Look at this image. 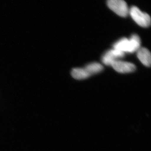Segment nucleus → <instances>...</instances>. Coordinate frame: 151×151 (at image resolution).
I'll return each mask as SVG.
<instances>
[{
  "instance_id": "1",
  "label": "nucleus",
  "mask_w": 151,
  "mask_h": 151,
  "mask_svg": "<svg viewBox=\"0 0 151 151\" xmlns=\"http://www.w3.org/2000/svg\"><path fill=\"white\" fill-rule=\"evenodd\" d=\"M141 41L139 36L134 34L130 39L122 38L116 42L113 46L114 49L122 52L124 53H133L140 48Z\"/></svg>"
},
{
  "instance_id": "2",
  "label": "nucleus",
  "mask_w": 151,
  "mask_h": 151,
  "mask_svg": "<svg viewBox=\"0 0 151 151\" xmlns=\"http://www.w3.org/2000/svg\"><path fill=\"white\" fill-rule=\"evenodd\" d=\"M132 18L135 23L142 27H148L151 24V18L147 13L141 12L138 7L133 6L129 9Z\"/></svg>"
},
{
  "instance_id": "3",
  "label": "nucleus",
  "mask_w": 151,
  "mask_h": 151,
  "mask_svg": "<svg viewBox=\"0 0 151 151\" xmlns=\"http://www.w3.org/2000/svg\"><path fill=\"white\" fill-rule=\"evenodd\" d=\"M107 5L109 9L121 17H126L129 12L127 3L124 0H107Z\"/></svg>"
},
{
  "instance_id": "4",
  "label": "nucleus",
  "mask_w": 151,
  "mask_h": 151,
  "mask_svg": "<svg viewBox=\"0 0 151 151\" xmlns=\"http://www.w3.org/2000/svg\"><path fill=\"white\" fill-rule=\"evenodd\" d=\"M124 56L125 53L119 50L113 49L107 51L103 56L102 61L106 65L111 66L113 62L118 60L117 59L122 58Z\"/></svg>"
},
{
  "instance_id": "5",
  "label": "nucleus",
  "mask_w": 151,
  "mask_h": 151,
  "mask_svg": "<svg viewBox=\"0 0 151 151\" xmlns=\"http://www.w3.org/2000/svg\"><path fill=\"white\" fill-rule=\"evenodd\" d=\"M113 68L120 73H131L135 71L136 67L132 63L116 60L111 64Z\"/></svg>"
},
{
  "instance_id": "6",
  "label": "nucleus",
  "mask_w": 151,
  "mask_h": 151,
  "mask_svg": "<svg viewBox=\"0 0 151 151\" xmlns=\"http://www.w3.org/2000/svg\"><path fill=\"white\" fill-rule=\"evenodd\" d=\"M137 56L144 65L150 67L151 62V54L147 49L140 48L137 51Z\"/></svg>"
},
{
  "instance_id": "7",
  "label": "nucleus",
  "mask_w": 151,
  "mask_h": 151,
  "mask_svg": "<svg viewBox=\"0 0 151 151\" xmlns=\"http://www.w3.org/2000/svg\"><path fill=\"white\" fill-rule=\"evenodd\" d=\"M90 76L99 73L103 70V66L97 62H93L88 64L84 68Z\"/></svg>"
},
{
  "instance_id": "8",
  "label": "nucleus",
  "mask_w": 151,
  "mask_h": 151,
  "mask_svg": "<svg viewBox=\"0 0 151 151\" xmlns=\"http://www.w3.org/2000/svg\"><path fill=\"white\" fill-rule=\"evenodd\" d=\"M71 76L76 80H83L90 77L84 68H77L73 69L71 72Z\"/></svg>"
}]
</instances>
